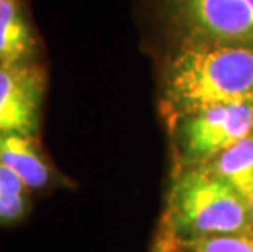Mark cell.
I'll list each match as a JSON object with an SVG mask.
<instances>
[{"label": "cell", "instance_id": "cell-1", "mask_svg": "<svg viewBox=\"0 0 253 252\" xmlns=\"http://www.w3.org/2000/svg\"><path fill=\"white\" fill-rule=\"evenodd\" d=\"M225 103H253V48L183 43L164 76L167 118Z\"/></svg>", "mask_w": 253, "mask_h": 252}, {"label": "cell", "instance_id": "cell-2", "mask_svg": "<svg viewBox=\"0 0 253 252\" xmlns=\"http://www.w3.org/2000/svg\"><path fill=\"white\" fill-rule=\"evenodd\" d=\"M164 239L185 246L199 239L253 233V216L239 192L204 167L180 169L164 210Z\"/></svg>", "mask_w": 253, "mask_h": 252}, {"label": "cell", "instance_id": "cell-3", "mask_svg": "<svg viewBox=\"0 0 253 252\" xmlns=\"http://www.w3.org/2000/svg\"><path fill=\"white\" fill-rule=\"evenodd\" d=\"M180 169L201 167L253 135V103H225L171 121Z\"/></svg>", "mask_w": 253, "mask_h": 252}, {"label": "cell", "instance_id": "cell-4", "mask_svg": "<svg viewBox=\"0 0 253 252\" xmlns=\"http://www.w3.org/2000/svg\"><path fill=\"white\" fill-rule=\"evenodd\" d=\"M183 43L253 48V0H167Z\"/></svg>", "mask_w": 253, "mask_h": 252}, {"label": "cell", "instance_id": "cell-5", "mask_svg": "<svg viewBox=\"0 0 253 252\" xmlns=\"http://www.w3.org/2000/svg\"><path fill=\"white\" fill-rule=\"evenodd\" d=\"M44 74L35 64L0 66V136L38 138Z\"/></svg>", "mask_w": 253, "mask_h": 252}, {"label": "cell", "instance_id": "cell-6", "mask_svg": "<svg viewBox=\"0 0 253 252\" xmlns=\"http://www.w3.org/2000/svg\"><path fill=\"white\" fill-rule=\"evenodd\" d=\"M0 164L12 170L30 192L46 189L56 180L54 169L42 155L36 138L2 135Z\"/></svg>", "mask_w": 253, "mask_h": 252}, {"label": "cell", "instance_id": "cell-7", "mask_svg": "<svg viewBox=\"0 0 253 252\" xmlns=\"http://www.w3.org/2000/svg\"><path fill=\"white\" fill-rule=\"evenodd\" d=\"M36 54V38L20 0L0 2V66H28Z\"/></svg>", "mask_w": 253, "mask_h": 252}, {"label": "cell", "instance_id": "cell-8", "mask_svg": "<svg viewBox=\"0 0 253 252\" xmlns=\"http://www.w3.org/2000/svg\"><path fill=\"white\" fill-rule=\"evenodd\" d=\"M201 167L222 179L245 200L253 190V135L234 144Z\"/></svg>", "mask_w": 253, "mask_h": 252}, {"label": "cell", "instance_id": "cell-9", "mask_svg": "<svg viewBox=\"0 0 253 252\" xmlns=\"http://www.w3.org/2000/svg\"><path fill=\"white\" fill-rule=\"evenodd\" d=\"M30 210V190L12 170L0 164V226L17 223Z\"/></svg>", "mask_w": 253, "mask_h": 252}, {"label": "cell", "instance_id": "cell-10", "mask_svg": "<svg viewBox=\"0 0 253 252\" xmlns=\"http://www.w3.org/2000/svg\"><path fill=\"white\" fill-rule=\"evenodd\" d=\"M181 248L191 252H253V233L214 236L185 244Z\"/></svg>", "mask_w": 253, "mask_h": 252}, {"label": "cell", "instance_id": "cell-11", "mask_svg": "<svg viewBox=\"0 0 253 252\" xmlns=\"http://www.w3.org/2000/svg\"><path fill=\"white\" fill-rule=\"evenodd\" d=\"M154 252H191L186 248H181V246H173V244H167V243H159V248Z\"/></svg>", "mask_w": 253, "mask_h": 252}, {"label": "cell", "instance_id": "cell-12", "mask_svg": "<svg viewBox=\"0 0 253 252\" xmlns=\"http://www.w3.org/2000/svg\"><path fill=\"white\" fill-rule=\"evenodd\" d=\"M245 202H247V205H249V210H250L252 216H253V190L249 194V197L245 198Z\"/></svg>", "mask_w": 253, "mask_h": 252}, {"label": "cell", "instance_id": "cell-13", "mask_svg": "<svg viewBox=\"0 0 253 252\" xmlns=\"http://www.w3.org/2000/svg\"><path fill=\"white\" fill-rule=\"evenodd\" d=\"M0 2H3V0H0Z\"/></svg>", "mask_w": 253, "mask_h": 252}]
</instances>
